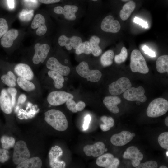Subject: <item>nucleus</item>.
I'll return each instance as SVG.
<instances>
[{"label": "nucleus", "mask_w": 168, "mask_h": 168, "mask_svg": "<svg viewBox=\"0 0 168 168\" xmlns=\"http://www.w3.org/2000/svg\"><path fill=\"white\" fill-rule=\"evenodd\" d=\"M100 27L104 32L116 33L120 30L121 26L118 20H114L112 16L108 15L105 17L102 21Z\"/></svg>", "instance_id": "obj_14"}, {"label": "nucleus", "mask_w": 168, "mask_h": 168, "mask_svg": "<svg viewBox=\"0 0 168 168\" xmlns=\"http://www.w3.org/2000/svg\"><path fill=\"white\" fill-rule=\"evenodd\" d=\"M16 82L21 88L26 91H32L35 88V85L32 82L19 77L16 80Z\"/></svg>", "instance_id": "obj_30"}, {"label": "nucleus", "mask_w": 168, "mask_h": 168, "mask_svg": "<svg viewBox=\"0 0 168 168\" xmlns=\"http://www.w3.org/2000/svg\"><path fill=\"white\" fill-rule=\"evenodd\" d=\"M165 124L167 126H168V117H166L165 119Z\"/></svg>", "instance_id": "obj_49"}, {"label": "nucleus", "mask_w": 168, "mask_h": 168, "mask_svg": "<svg viewBox=\"0 0 168 168\" xmlns=\"http://www.w3.org/2000/svg\"><path fill=\"white\" fill-rule=\"evenodd\" d=\"M14 71L19 77L28 80H31L34 78V73L29 66L24 63H19L15 67Z\"/></svg>", "instance_id": "obj_21"}, {"label": "nucleus", "mask_w": 168, "mask_h": 168, "mask_svg": "<svg viewBox=\"0 0 168 168\" xmlns=\"http://www.w3.org/2000/svg\"><path fill=\"white\" fill-rule=\"evenodd\" d=\"M132 87L129 79L126 77L120 78L109 85V92L114 96L119 95Z\"/></svg>", "instance_id": "obj_6"}, {"label": "nucleus", "mask_w": 168, "mask_h": 168, "mask_svg": "<svg viewBox=\"0 0 168 168\" xmlns=\"http://www.w3.org/2000/svg\"><path fill=\"white\" fill-rule=\"evenodd\" d=\"M156 69L160 73L168 72V55H163L158 58L156 62Z\"/></svg>", "instance_id": "obj_26"}, {"label": "nucleus", "mask_w": 168, "mask_h": 168, "mask_svg": "<svg viewBox=\"0 0 168 168\" xmlns=\"http://www.w3.org/2000/svg\"><path fill=\"white\" fill-rule=\"evenodd\" d=\"M132 136H133V137L135 136V134L134 133H132Z\"/></svg>", "instance_id": "obj_52"}, {"label": "nucleus", "mask_w": 168, "mask_h": 168, "mask_svg": "<svg viewBox=\"0 0 168 168\" xmlns=\"http://www.w3.org/2000/svg\"><path fill=\"white\" fill-rule=\"evenodd\" d=\"M58 42L61 46H65L67 50L70 51L72 48L76 50L83 41L82 39L78 36L73 35L68 37L62 35L58 38Z\"/></svg>", "instance_id": "obj_10"}, {"label": "nucleus", "mask_w": 168, "mask_h": 168, "mask_svg": "<svg viewBox=\"0 0 168 168\" xmlns=\"http://www.w3.org/2000/svg\"><path fill=\"white\" fill-rule=\"evenodd\" d=\"M78 10V7L75 5H66L62 7L57 6L54 9L55 13L59 15H63L64 18L69 21H73L76 19V13Z\"/></svg>", "instance_id": "obj_11"}, {"label": "nucleus", "mask_w": 168, "mask_h": 168, "mask_svg": "<svg viewBox=\"0 0 168 168\" xmlns=\"http://www.w3.org/2000/svg\"><path fill=\"white\" fill-rule=\"evenodd\" d=\"M8 27L6 20L0 18V38L7 31Z\"/></svg>", "instance_id": "obj_38"}, {"label": "nucleus", "mask_w": 168, "mask_h": 168, "mask_svg": "<svg viewBox=\"0 0 168 168\" xmlns=\"http://www.w3.org/2000/svg\"><path fill=\"white\" fill-rule=\"evenodd\" d=\"M128 56L127 51L126 48L123 47L121 50L120 53L114 57V61L117 64H120L124 62Z\"/></svg>", "instance_id": "obj_36"}, {"label": "nucleus", "mask_w": 168, "mask_h": 168, "mask_svg": "<svg viewBox=\"0 0 168 168\" xmlns=\"http://www.w3.org/2000/svg\"><path fill=\"white\" fill-rule=\"evenodd\" d=\"M129 0H121V1L123 2H126V1H129Z\"/></svg>", "instance_id": "obj_51"}, {"label": "nucleus", "mask_w": 168, "mask_h": 168, "mask_svg": "<svg viewBox=\"0 0 168 168\" xmlns=\"http://www.w3.org/2000/svg\"><path fill=\"white\" fill-rule=\"evenodd\" d=\"M136 7L135 3L133 1H130L124 4L120 11L119 16L123 21L128 18Z\"/></svg>", "instance_id": "obj_25"}, {"label": "nucleus", "mask_w": 168, "mask_h": 168, "mask_svg": "<svg viewBox=\"0 0 168 168\" xmlns=\"http://www.w3.org/2000/svg\"><path fill=\"white\" fill-rule=\"evenodd\" d=\"M76 69L77 73L80 76L91 82L99 81L102 76V73L99 70H90L88 63L85 61L81 62L76 67Z\"/></svg>", "instance_id": "obj_4"}, {"label": "nucleus", "mask_w": 168, "mask_h": 168, "mask_svg": "<svg viewBox=\"0 0 168 168\" xmlns=\"http://www.w3.org/2000/svg\"><path fill=\"white\" fill-rule=\"evenodd\" d=\"M158 142L160 146L163 149H168V132H164L159 136Z\"/></svg>", "instance_id": "obj_35"}, {"label": "nucleus", "mask_w": 168, "mask_h": 168, "mask_svg": "<svg viewBox=\"0 0 168 168\" xmlns=\"http://www.w3.org/2000/svg\"><path fill=\"white\" fill-rule=\"evenodd\" d=\"M48 75L54 81V86L57 89H60L63 86L64 78L62 75L56 72L50 70L48 72Z\"/></svg>", "instance_id": "obj_28"}, {"label": "nucleus", "mask_w": 168, "mask_h": 168, "mask_svg": "<svg viewBox=\"0 0 168 168\" xmlns=\"http://www.w3.org/2000/svg\"><path fill=\"white\" fill-rule=\"evenodd\" d=\"M168 151H167L166 152V155H167V156H168Z\"/></svg>", "instance_id": "obj_53"}, {"label": "nucleus", "mask_w": 168, "mask_h": 168, "mask_svg": "<svg viewBox=\"0 0 168 168\" xmlns=\"http://www.w3.org/2000/svg\"><path fill=\"white\" fill-rule=\"evenodd\" d=\"M167 167L165 166H160V168H167Z\"/></svg>", "instance_id": "obj_50"}, {"label": "nucleus", "mask_w": 168, "mask_h": 168, "mask_svg": "<svg viewBox=\"0 0 168 168\" xmlns=\"http://www.w3.org/2000/svg\"><path fill=\"white\" fill-rule=\"evenodd\" d=\"M50 49L49 46L47 44H35L34 46L35 53L32 58L33 63L37 64L40 62L43 63L47 56Z\"/></svg>", "instance_id": "obj_12"}, {"label": "nucleus", "mask_w": 168, "mask_h": 168, "mask_svg": "<svg viewBox=\"0 0 168 168\" xmlns=\"http://www.w3.org/2000/svg\"><path fill=\"white\" fill-rule=\"evenodd\" d=\"M144 53L152 57H155L156 54L155 52L150 49L147 46L145 45L143 46L142 48Z\"/></svg>", "instance_id": "obj_43"}, {"label": "nucleus", "mask_w": 168, "mask_h": 168, "mask_svg": "<svg viewBox=\"0 0 168 168\" xmlns=\"http://www.w3.org/2000/svg\"><path fill=\"white\" fill-rule=\"evenodd\" d=\"M130 68L133 72L147 73L149 69L145 60L141 52L138 50H133L130 56Z\"/></svg>", "instance_id": "obj_3"}, {"label": "nucleus", "mask_w": 168, "mask_h": 168, "mask_svg": "<svg viewBox=\"0 0 168 168\" xmlns=\"http://www.w3.org/2000/svg\"><path fill=\"white\" fill-rule=\"evenodd\" d=\"M0 107L5 114H10L12 112V106L11 98L7 89H3L0 95Z\"/></svg>", "instance_id": "obj_20"}, {"label": "nucleus", "mask_w": 168, "mask_h": 168, "mask_svg": "<svg viewBox=\"0 0 168 168\" xmlns=\"http://www.w3.org/2000/svg\"><path fill=\"white\" fill-rule=\"evenodd\" d=\"M145 92V90L142 86L137 88L131 87L124 92L123 97L129 101H137L143 103L147 99Z\"/></svg>", "instance_id": "obj_8"}, {"label": "nucleus", "mask_w": 168, "mask_h": 168, "mask_svg": "<svg viewBox=\"0 0 168 168\" xmlns=\"http://www.w3.org/2000/svg\"><path fill=\"white\" fill-rule=\"evenodd\" d=\"M7 90L11 96L12 104V107H13L16 102V97L17 93V91L14 87H9L7 88Z\"/></svg>", "instance_id": "obj_39"}, {"label": "nucleus", "mask_w": 168, "mask_h": 168, "mask_svg": "<svg viewBox=\"0 0 168 168\" xmlns=\"http://www.w3.org/2000/svg\"><path fill=\"white\" fill-rule=\"evenodd\" d=\"M63 153V151L59 146H55L51 147L49 153V164L51 168H65L66 164L64 161L59 159Z\"/></svg>", "instance_id": "obj_9"}, {"label": "nucleus", "mask_w": 168, "mask_h": 168, "mask_svg": "<svg viewBox=\"0 0 168 168\" xmlns=\"http://www.w3.org/2000/svg\"><path fill=\"white\" fill-rule=\"evenodd\" d=\"M1 80L5 84L10 87L16 86V79L15 75L11 71H8L7 73L1 77Z\"/></svg>", "instance_id": "obj_29"}, {"label": "nucleus", "mask_w": 168, "mask_h": 168, "mask_svg": "<svg viewBox=\"0 0 168 168\" xmlns=\"http://www.w3.org/2000/svg\"><path fill=\"white\" fill-rule=\"evenodd\" d=\"M0 141L2 148L6 150L13 147L15 145V139L12 137L3 136Z\"/></svg>", "instance_id": "obj_34"}, {"label": "nucleus", "mask_w": 168, "mask_h": 168, "mask_svg": "<svg viewBox=\"0 0 168 168\" xmlns=\"http://www.w3.org/2000/svg\"><path fill=\"white\" fill-rule=\"evenodd\" d=\"M92 0L93 1H98V0Z\"/></svg>", "instance_id": "obj_54"}, {"label": "nucleus", "mask_w": 168, "mask_h": 168, "mask_svg": "<svg viewBox=\"0 0 168 168\" xmlns=\"http://www.w3.org/2000/svg\"><path fill=\"white\" fill-rule=\"evenodd\" d=\"M19 35L18 31L15 29H11L7 31L1 39V44L5 48L12 46L14 41L16 39Z\"/></svg>", "instance_id": "obj_23"}, {"label": "nucleus", "mask_w": 168, "mask_h": 168, "mask_svg": "<svg viewBox=\"0 0 168 168\" xmlns=\"http://www.w3.org/2000/svg\"><path fill=\"white\" fill-rule=\"evenodd\" d=\"M133 22L141 26L143 28L147 29L148 28L147 22L140 18L135 16L134 18Z\"/></svg>", "instance_id": "obj_42"}, {"label": "nucleus", "mask_w": 168, "mask_h": 168, "mask_svg": "<svg viewBox=\"0 0 168 168\" xmlns=\"http://www.w3.org/2000/svg\"><path fill=\"white\" fill-rule=\"evenodd\" d=\"M89 41L91 45V53L95 57L100 55L102 52V49L99 46L100 39L98 37L94 35L91 37Z\"/></svg>", "instance_id": "obj_27"}, {"label": "nucleus", "mask_w": 168, "mask_h": 168, "mask_svg": "<svg viewBox=\"0 0 168 168\" xmlns=\"http://www.w3.org/2000/svg\"><path fill=\"white\" fill-rule=\"evenodd\" d=\"M91 52V46L89 41L83 42L75 50V53L78 55L84 53L87 55Z\"/></svg>", "instance_id": "obj_32"}, {"label": "nucleus", "mask_w": 168, "mask_h": 168, "mask_svg": "<svg viewBox=\"0 0 168 168\" xmlns=\"http://www.w3.org/2000/svg\"><path fill=\"white\" fill-rule=\"evenodd\" d=\"M9 158L8 151L7 150L0 148V162L4 163L7 161Z\"/></svg>", "instance_id": "obj_41"}, {"label": "nucleus", "mask_w": 168, "mask_h": 168, "mask_svg": "<svg viewBox=\"0 0 168 168\" xmlns=\"http://www.w3.org/2000/svg\"><path fill=\"white\" fill-rule=\"evenodd\" d=\"M61 0H39V2L45 4H51L58 2Z\"/></svg>", "instance_id": "obj_46"}, {"label": "nucleus", "mask_w": 168, "mask_h": 168, "mask_svg": "<svg viewBox=\"0 0 168 168\" xmlns=\"http://www.w3.org/2000/svg\"><path fill=\"white\" fill-rule=\"evenodd\" d=\"M86 106L85 103L82 101H79L77 104V108L78 111H81L83 110Z\"/></svg>", "instance_id": "obj_45"}, {"label": "nucleus", "mask_w": 168, "mask_h": 168, "mask_svg": "<svg viewBox=\"0 0 168 168\" xmlns=\"http://www.w3.org/2000/svg\"><path fill=\"white\" fill-rule=\"evenodd\" d=\"M114 54L112 50L105 51L101 55L100 61L101 65L104 67H106L111 65L113 63Z\"/></svg>", "instance_id": "obj_31"}, {"label": "nucleus", "mask_w": 168, "mask_h": 168, "mask_svg": "<svg viewBox=\"0 0 168 168\" xmlns=\"http://www.w3.org/2000/svg\"><path fill=\"white\" fill-rule=\"evenodd\" d=\"M100 119L103 123V124L100 125V128L103 131L109 130L111 128L113 127L114 124L113 119L111 117H108L106 116H102Z\"/></svg>", "instance_id": "obj_33"}, {"label": "nucleus", "mask_w": 168, "mask_h": 168, "mask_svg": "<svg viewBox=\"0 0 168 168\" xmlns=\"http://www.w3.org/2000/svg\"><path fill=\"white\" fill-rule=\"evenodd\" d=\"M105 145L101 142H98L93 145L85 146L83 150L85 154L88 156H92L96 157L100 156L105 152Z\"/></svg>", "instance_id": "obj_17"}, {"label": "nucleus", "mask_w": 168, "mask_h": 168, "mask_svg": "<svg viewBox=\"0 0 168 168\" xmlns=\"http://www.w3.org/2000/svg\"><path fill=\"white\" fill-rule=\"evenodd\" d=\"M30 153L26 142L22 140L17 141L14 147L12 160L16 165H18L30 158Z\"/></svg>", "instance_id": "obj_5"}, {"label": "nucleus", "mask_w": 168, "mask_h": 168, "mask_svg": "<svg viewBox=\"0 0 168 168\" xmlns=\"http://www.w3.org/2000/svg\"><path fill=\"white\" fill-rule=\"evenodd\" d=\"M104 104L111 112L117 114L119 112L118 105L121 102L120 99L116 96H110L105 97L103 100Z\"/></svg>", "instance_id": "obj_22"}, {"label": "nucleus", "mask_w": 168, "mask_h": 168, "mask_svg": "<svg viewBox=\"0 0 168 168\" xmlns=\"http://www.w3.org/2000/svg\"><path fill=\"white\" fill-rule=\"evenodd\" d=\"M158 167L157 162L153 161H150L144 163H140L136 168H156Z\"/></svg>", "instance_id": "obj_37"}, {"label": "nucleus", "mask_w": 168, "mask_h": 168, "mask_svg": "<svg viewBox=\"0 0 168 168\" xmlns=\"http://www.w3.org/2000/svg\"><path fill=\"white\" fill-rule=\"evenodd\" d=\"M73 95L64 91H54L49 93L47 100L51 105L56 106L63 105L68 100L72 99Z\"/></svg>", "instance_id": "obj_7"}, {"label": "nucleus", "mask_w": 168, "mask_h": 168, "mask_svg": "<svg viewBox=\"0 0 168 168\" xmlns=\"http://www.w3.org/2000/svg\"><path fill=\"white\" fill-rule=\"evenodd\" d=\"M123 157L125 159L131 160L133 166L136 167L140 163L143 156L137 147L131 146L128 147L124 152Z\"/></svg>", "instance_id": "obj_15"}, {"label": "nucleus", "mask_w": 168, "mask_h": 168, "mask_svg": "<svg viewBox=\"0 0 168 168\" xmlns=\"http://www.w3.org/2000/svg\"><path fill=\"white\" fill-rule=\"evenodd\" d=\"M168 110V102L162 98L155 99L149 104L147 114L150 117L156 118L163 115Z\"/></svg>", "instance_id": "obj_2"}, {"label": "nucleus", "mask_w": 168, "mask_h": 168, "mask_svg": "<svg viewBox=\"0 0 168 168\" xmlns=\"http://www.w3.org/2000/svg\"><path fill=\"white\" fill-rule=\"evenodd\" d=\"M31 27L33 29L38 28L36 31L37 35L42 36L44 35L47 30L44 17L40 14H36L32 22Z\"/></svg>", "instance_id": "obj_19"}, {"label": "nucleus", "mask_w": 168, "mask_h": 168, "mask_svg": "<svg viewBox=\"0 0 168 168\" xmlns=\"http://www.w3.org/2000/svg\"><path fill=\"white\" fill-rule=\"evenodd\" d=\"M66 103L67 108L72 112L76 113L78 111L77 108V104L72 99L69 100Z\"/></svg>", "instance_id": "obj_40"}, {"label": "nucleus", "mask_w": 168, "mask_h": 168, "mask_svg": "<svg viewBox=\"0 0 168 168\" xmlns=\"http://www.w3.org/2000/svg\"><path fill=\"white\" fill-rule=\"evenodd\" d=\"M44 120L55 129L60 131L66 130L68 123L64 114L61 111L56 109H51L44 113Z\"/></svg>", "instance_id": "obj_1"}, {"label": "nucleus", "mask_w": 168, "mask_h": 168, "mask_svg": "<svg viewBox=\"0 0 168 168\" xmlns=\"http://www.w3.org/2000/svg\"><path fill=\"white\" fill-rule=\"evenodd\" d=\"M26 96L23 94H21L19 96L18 100V104H22L24 103L26 100Z\"/></svg>", "instance_id": "obj_47"}, {"label": "nucleus", "mask_w": 168, "mask_h": 168, "mask_svg": "<svg viewBox=\"0 0 168 168\" xmlns=\"http://www.w3.org/2000/svg\"><path fill=\"white\" fill-rule=\"evenodd\" d=\"M8 5L10 8H13L14 7V0H7Z\"/></svg>", "instance_id": "obj_48"}, {"label": "nucleus", "mask_w": 168, "mask_h": 168, "mask_svg": "<svg viewBox=\"0 0 168 168\" xmlns=\"http://www.w3.org/2000/svg\"><path fill=\"white\" fill-rule=\"evenodd\" d=\"M84 120L83 128L84 130H87L89 127V124L91 120V118L90 115L88 114L86 116L84 117Z\"/></svg>", "instance_id": "obj_44"}, {"label": "nucleus", "mask_w": 168, "mask_h": 168, "mask_svg": "<svg viewBox=\"0 0 168 168\" xmlns=\"http://www.w3.org/2000/svg\"><path fill=\"white\" fill-rule=\"evenodd\" d=\"M133 138L132 134L130 132L124 131L113 135L111 138L110 142L114 145L121 146L130 142Z\"/></svg>", "instance_id": "obj_18"}, {"label": "nucleus", "mask_w": 168, "mask_h": 168, "mask_svg": "<svg viewBox=\"0 0 168 168\" xmlns=\"http://www.w3.org/2000/svg\"><path fill=\"white\" fill-rule=\"evenodd\" d=\"M46 65L49 69L58 72L62 76H67L70 72L69 67L63 65L54 57H51L49 59Z\"/></svg>", "instance_id": "obj_16"}, {"label": "nucleus", "mask_w": 168, "mask_h": 168, "mask_svg": "<svg viewBox=\"0 0 168 168\" xmlns=\"http://www.w3.org/2000/svg\"><path fill=\"white\" fill-rule=\"evenodd\" d=\"M42 166V161L37 157L29 158L17 165V168H40Z\"/></svg>", "instance_id": "obj_24"}, {"label": "nucleus", "mask_w": 168, "mask_h": 168, "mask_svg": "<svg viewBox=\"0 0 168 168\" xmlns=\"http://www.w3.org/2000/svg\"><path fill=\"white\" fill-rule=\"evenodd\" d=\"M96 163L98 166L105 168H117L120 162L116 158L110 153L102 154L99 156L96 161Z\"/></svg>", "instance_id": "obj_13"}]
</instances>
